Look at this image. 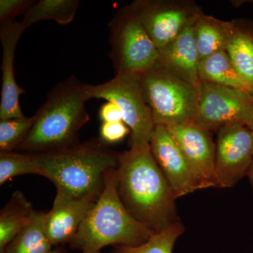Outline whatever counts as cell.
Returning a JSON list of instances; mask_svg holds the SVG:
<instances>
[{
  "label": "cell",
  "mask_w": 253,
  "mask_h": 253,
  "mask_svg": "<svg viewBox=\"0 0 253 253\" xmlns=\"http://www.w3.org/2000/svg\"><path fill=\"white\" fill-rule=\"evenodd\" d=\"M118 191L134 219L154 233L179 221L172 190L151 148L121 154L116 169Z\"/></svg>",
  "instance_id": "6da1fadb"
},
{
  "label": "cell",
  "mask_w": 253,
  "mask_h": 253,
  "mask_svg": "<svg viewBox=\"0 0 253 253\" xmlns=\"http://www.w3.org/2000/svg\"><path fill=\"white\" fill-rule=\"evenodd\" d=\"M31 154L40 175L51 181L57 193L71 197L93 199L99 197L106 174L117 169L121 156L99 138L63 149Z\"/></svg>",
  "instance_id": "7a4b0ae2"
},
{
  "label": "cell",
  "mask_w": 253,
  "mask_h": 253,
  "mask_svg": "<svg viewBox=\"0 0 253 253\" xmlns=\"http://www.w3.org/2000/svg\"><path fill=\"white\" fill-rule=\"evenodd\" d=\"M89 99L87 84L76 76L60 82L34 115L33 126L18 150L40 154L79 143V131L90 120L86 109Z\"/></svg>",
  "instance_id": "3957f363"
},
{
  "label": "cell",
  "mask_w": 253,
  "mask_h": 253,
  "mask_svg": "<svg viewBox=\"0 0 253 253\" xmlns=\"http://www.w3.org/2000/svg\"><path fill=\"white\" fill-rule=\"evenodd\" d=\"M154 234L125 207L114 169L106 174L102 192L69 245L81 253H101L108 246H139Z\"/></svg>",
  "instance_id": "277c9868"
},
{
  "label": "cell",
  "mask_w": 253,
  "mask_h": 253,
  "mask_svg": "<svg viewBox=\"0 0 253 253\" xmlns=\"http://www.w3.org/2000/svg\"><path fill=\"white\" fill-rule=\"evenodd\" d=\"M139 78L155 126L167 127L194 121L199 102V86L186 83L160 61L139 74Z\"/></svg>",
  "instance_id": "5b68a950"
},
{
  "label": "cell",
  "mask_w": 253,
  "mask_h": 253,
  "mask_svg": "<svg viewBox=\"0 0 253 253\" xmlns=\"http://www.w3.org/2000/svg\"><path fill=\"white\" fill-rule=\"evenodd\" d=\"M87 92L90 99H106L120 106L123 113V122L131 130V149L151 148L155 123L144 99L139 74L117 73L113 79L102 84H87Z\"/></svg>",
  "instance_id": "8992f818"
},
{
  "label": "cell",
  "mask_w": 253,
  "mask_h": 253,
  "mask_svg": "<svg viewBox=\"0 0 253 253\" xmlns=\"http://www.w3.org/2000/svg\"><path fill=\"white\" fill-rule=\"evenodd\" d=\"M109 26L110 57L116 73L141 74L158 62L159 50L130 4L121 8Z\"/></svg>",
  "instance_id": "52a82bcc"
},
{
  "label": "cell",
  "mask_w": 253,
  "mask_h": 253,
  "mask_svg": "<svg viewBox=\"0 0 253 253\" xmlns=\"http://www.w3.org/2000/svg\"><path fill=\"white\" fill-rule=\"evenodd\" d=\"M130 5L159 51L203 12L194 1L189 0H136Z\"/></svg>",
  "instance_id": "ba28073f"
},
{
  "label": "cell",
  "mask_w": 253,
  "mask_h": 253,
  "mask_svg": "<svg viewBox=\"0 0 253 253\" xmlns=\"http://www.w3.org/2000/svg\"><path fill=\"white\" fill-rule=\"evenodd\" d=\"M253 118V98L237 89L201 83L194 121L208 130L232 125L249 126Z\"/></svg>",
  "instance_id": "9c48e42d"
},
{
  "label": "cell",
  "mask_w": 253,
  "mask_h": 253,
  "mask_svg": "<svg viewBox=\"0 0 253 253\" xmlns=\"http://www.w3.org/2000/svg\"><path fill=\"white\" fill-rule=\"evenodd\" d=\"M253 161V132L249 126L221 127L216 145L215 172L218 187H232L247 175Z\"/></svg>",
  "instance_id": "30bf717a"
},
{
  "label": "cell",
  "mask_w": 253,
  "mask_h": 253,
  "mask_svg": "<svg viewBox=\"0 0 253 253\" xmlns=\"http://www.w3.org/2000/svg\"><path fill=\"white\" fill-rule=\"evenodd\" d=\"M166 128L184 154L199 189L218 187L216 146L211 131L195 121Z\"/></svg>",
  "instance_id": "8fae6325"
},
{
  "label": "cell",
  "mask_w": 253,
  "mask_h": 253,
  "mask_svg": "<svg viewBox=\"0 0 253 253\" xmlns=\"http://www.w3.org/2000/svg\"><path fill=\"white\" fill-rule=\"evenodd\" d=\"M150 147L176 199L199 190L184 154L166 126H155Z\"/></svg>",
  "instance_id": "7c38bea8"
},
{
  "label": "cell",
  "mask_w": 253,
  "mask_h": 253,
  "mask_svg": "<svg viewBox=\"0 0 253 253\" xmlns=\"http://www.w3.org/2000/svg\"><path fill=\"white\" fill-rule=\"evenodd\" d=\"M26 30L23 23L17 21L1 23L0 26V41L2 47L0 121L24 116L19 99L25 90L18 85L15 78L14 57L18 41Z\"/></svg>",
  "instance_id": "4fadbf2b"
},
{
  "label": "cell",
  "mask_w": 253,
  "mask_h": 253,
  "mask_svg": "<svg viewBox=\"0 0 253 253\" xmlns=\"http://www.w3.org/2000/svg\"><path fill=\"white\" fill-rule=\"evenodd\" d=\"M97 199L71 197L56 193L52 208L45 217L46 236L53 246L72 241Z\"/></svg>",
  "instance_id": "5bb4252c"
},
{
  "label": "cell",
  "mask_w": 253,
  "mask_h": 253,
  "mask_svg": "<svg viewBox=\"0 0 253 253\" xmlns=\"http://www.w3.org/2000/svg\"><path fill=\"white\" fill-rule=\"evenodd\" d=\"M194 23L160 50L159 61L186 83L199 86L201 84L199 74L200 59L195 40Z\"/></svg>",
  "instance_id": "9a60e30c"
},
{
  "label": "cell",
  "mask_w": 253,
  "mask_h": 253,
  "mask_svg": "<svg viewBox=\"0 0 253 253\" xmlns=\"http://www.w3.org/2000/svg\"><path fill=\"white\" fill-rule=\"evenodd\" d=\"M194 31L201 61L208 56L226 51L232 36L233 22L202 12L195 21Z\"/></svg>",
  "instance_id": "2e32d148"
},
{
  "label": "cell",
  "mask_w": 253,
  "mask_h": 253,
  "mask_svg": "<svg viewBox=\"0 0 253 253\" xmlns=\"http://www.w3.org/2000/svg\"><path fill=\"white\" fill-rule=\"evenodd\" d=\"M226 52L240 76L253 90V21L234 19Z\"/></svg>",
  "instance_id": "e0dca14e"
},
{
  "label": "cell",
  "mask_w": 253,
  "mask_h": 253,
  "mask_svg": "<svg viewBox=\"0 0 253 253\" xmlns=\"http://www.w3.org/2000/svg\"><path fill=\"white\" fill-rule=\"evenodd\" d=\"M201 83L217 84L237 89L253 98V90L240 76L226 51L208 56L200 61Z\"/></svg>",
  "instance_id": "ac0fdd59"
},
{
  "label": "cell",
  "mask_w": 253,
  "mask_h": 253,
  "mask_svg": "<svg viewBox=\"0 0 253 253\" xmlns=\"http://www.w3.org/2000/svg\"><path fill=\"white\" fill-rule=\"evenodd\" d=\"M34 211L23 192L13 193L0 212V253L29 224Z\"/></svg>",
  "instance_id": "d6986e66"
},
{
  "label": "cell",
  "mask_w": 253,
  "mask_h": 253,
  "mask_svg": "<svg viewBox=\"0 0 253 253\" xmlns=\"http://www.w3.org/2000/svg\"><path fill=\"white\" fill-rule=\"evenodd\" d=\"M46 212L35 211L29 224L0 253H49L53 250L45 231Z\"/></svg>",
  "instance_id": "ffe728a7"
},
{
  "label": "cell",
  "mask_w": 253,
  "mask_h": 253,
  "mask_svg": "<svg viewBox=\"0 0 253 253\" xmlns=\"http://www.w3.org/2000/svg\"><path fill=\"white\" fill-rule=\"evenodd\" d=\"M79 0H41L35 1L23 15L24 27L44 21H54L60 25L69 24L73 21Z\"/></svg>",
  "instance_id": "44dd1931"
},
{
  "label": "cell",
  "mask_w": 253,
  "mask_h": 253,
  "mask_svg": "<svg viewBox=\"0 0 253 253\" xmlns=\"http://www.w3.org/2000/svg\"><path fill=\"white\" fill-rule=\"evenodd\" d=\"M184 225L180 221L155 233L148 241L139 246L118 245L109 253H172L176 240L184 233Z\"/></svg>",
  "instance_id": "7402d4cb"
},
{
  "label": "cell",
  "mask_w": 253,
  "mask_h": 253,
  "mask_svg": "<svg viewBox=\"0 0 253 253\" xmlns=\"http://www.w3.org/2000/svg\"><path fill=\"white\" fill-rule=\"evenodd\" d=\"M34 122V116L0 121V153L18 150Z\"/></svg>",
  "instance_id": "603a6c76"
},
{
  "label": "cell",
  "mask_w": 253,
  "mask_h": 253,
  "mask_svg": "<svg viewBox=\"0 0 253 253\" xmlns=\"http://www.w3.org/2000/svg\"><path fill=\"white\" fill-rule=\"evenodd\" d=\"M23 174L40 175L31 154L14 151L0 153V185Z\"/></svg>",
  "instance_id": "cb8c5ba5"
},
{
  "label": "cell",
  "mask_w": 253,
  "mask_h": 253,
  "mask_svg": "<svg viewBox=\"0 0 253 253\" xmlns=\"http://www.w3.org/2000/svg\"><path fill=\"white\" fill-rule=\"evenodd\" d=\"M131 134L129 126L121 122L102 123L99 130V139L109 145L120 142Z\"/></svg>",
  "instance_id": "d4e9b609"
},
{
  "label": "cell",
  "mask_w": 253,
  "mask_h": 253,
  "mask_svg": "<svg viewBox=\"0 0 253 253\" xmlns=\"http://www.w3.org/2000/svg\"><path fill=\"white\" fill-rule=\"evenodd\" d=\"M33 0H0V23L14 21L20 14H24L31 5Z\"/></svg>",
  "instance_id": "484cf974"
},
{
  "label": "cell",
  "mask_w": 253,
  "mask_h": 253,
  "mask_svg": "<svg viewBox=\"0 0 253 253\" xmlns=\"http://www.w3.org/2000/svg\"><path fill=\"white\" fill-rule=\"evenodd\" d=\"M99 116L102 123L123 122L122 110L113 101H107L101 106Z\"/></svg>",
  "instance_id": "4316f807"
},
{
  "label": "cell",
  "mask_w": 253,
  "mask_h": 253,
  "mask_svg": "<svg viewBox=\"0 0 253 253\" xmlns=\"http://www.w3.org/2000/svg\"><path fill=\"white\" fill-rule=\"evenodd\" d=\"M247 175L249 176L250 182H251V186H252L253 189V161L251 168H250Z\"/></svg>",
  "instance_id": "83f0119b"
},
{
  "label": "cell",
  "mask_w": 253,
  "mask_h": 253,
  "mask_svg": "<svg viewBox=\"0 0 253 253\" xmlns=\"http://www.w3.org/2000/svg\"><path fill=\"white\" fill-rule=\"evenodd\" d=\"M49 253H63L62 251H61V249H58V248H56V249H53L52 251H51Z\"/></svg>",
  "instance_id": "f1b7e54d"
},
{
  "label": "cell",
  "mask_w": 253,
  "mask_h": 253,
  "mask_svg": "<svg viewBox=\"0 0 253 253\" xmlns=\"http://www.w3.org/2000/svg\"><path fill=\"white\" fill-rule=\"evenodd\" d=\"M249 127L251 129V131L253 132V118L252 121H251V124L249 125Z\"/></svg>",
  "instance_id": "f546056e"
}]
</instances>
